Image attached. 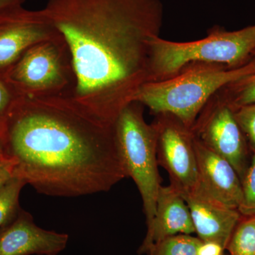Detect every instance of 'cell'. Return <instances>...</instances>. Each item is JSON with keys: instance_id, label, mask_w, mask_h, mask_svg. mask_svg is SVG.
<instances>
[{"instance_id": "23", "label": "cell", "mask_w": 255, "mask_h": 255, "mask_svg": "<svg viewBox=\"0 0 255 255\" xmlns=\"http://www.w3.org/2000/svg\"><path fill=\"white\" fill-rule=\"evenodd\" d=\"M26 0H0V11L11 6L23 5Z\"/></svg>"}, {"instance_id": "18", "label": "cell", "mask_w": 255, "mask_h": 255, "mask_svg": "<svg viewBox=\"0 0 255 255\" xmlns=\"http://www.w3.org/2000/svg\"><path fill=\"white\" fill-rule=\"evenodd\" d=\"M243 200L238 211L243 217L255 216V152H253L246 173L242 180Z\"/></svg>"}, {"instance_id": "3", "label": "cell", "mask_w": 255, "mask_h": 255, "mask_svg": "<svg viewBox=\"0 0 255 255\" xmlns=\"http://www.w3.org/2000/svg\"><path fill=\"white\" fill-rule=\"evenodd\" d=\"M253 74L255 56L237 68L221 64L190 63L172 78L146 82L137 90L133 102L148 107L155 115L172 114L191 129L216 92L231 82Z\"/></svg>"}, {"instance_id": "5", "label": "cell", "mask_w": 255, "mask_h": 255, "mask_svg": "<svg viewBox=\"0 0 255 255\" xmlns=\"http://www.w3.org/2000/svg\"><path fill=\"white\" fill-rule=\"evenodd\" d=\"M143 110L144 106L139 102L126 106L114 122V130L126 173L140 191L147 228L155 217L161 185L157 130L153 124L146 123Z\"/></svg>"}, {"instance_id": "9", "label": "cell", "mask_w": 255, "mask_h": 255, "mask_svg": "<svg viewBox=\"0 0 255 255\" xmlns=\"http://www.w3.org/2000/svg\"><path fill=\"white\" fill-rule=\"evenodd\" d=\"M63 38L43 9L23 5L0 11V74H3L30 47Z\"/></svg>"}, {"instance_id": "2", "label": "cell", "mask_w": 255, "mask_h": 255, "mask_svg": "<svg viewBox=\"0 0 255 255\" xmlns=\"http://www.w3.org/2000/svg\"><path fill=\"white\" fill-rule=\"evenodd\" d=\"M43 10L71 55V97L114 124L150 81L151 41L163 19L160 0H48Z\"/></svg>"}, {"instance_id": "8", "label": "cell", "mask_w": 255, "mask_h": 255, "mask_svg": "<svg viewBox=\"0 0 255 255\" xmlns=\"http://www.w3.org/2000/svg\"><path fill=\"white\" fill-rule=\"evenodd\" d=\"M155 116L152 124L157 130L158 164L180 194L192 190L199 183L192 130L172 114Z\"/></svg>"}, {"instance_id": "20", "label": "cell", "mask_w": 255, "mask_h": 255, "mask_svg": "<svg viewBox=\"0 0 255 255\" xmlns=\"http://www.w3.org/2000/svg\"><path fill=\"white\" fill-rule=\"evenodd\" d=\"M17 94L0 74V140L11 107L18 98Z\"/></svg>"}, {"instance_id": "17", "label": "cell", "mask_w": 255, "mask_h": 255, "mask_svg": "<svg viewBox=\"0 0 255 255\" xmlns=\"http://www.w3.org/2000/svg\"><path fill=\"white\" fill-rule=\"evenodd\" d=\"M226 249L231 255H255V216L242 217Z\"/></svg>"}, {"instance_id": "7", "label": "cell", "mask_w": 255, "mask_h": 255, "mask_svg": "<svg viewBox=\"0 0 255 255\" xmlns=\"http://www.w3.org/2000/svg\"><path fill=\"white\" fill-rule=\"evenodd\" d=\"M191 130L210 150L227 159L242 182L250 164L249 145L234 111L219 92L201 111Z\"/></svg>"}, {"instance_id": "16", "label": "cell", "mask_w": 255, "mask_h": 255, "mask_svg": "<svg viewBox=\"0 0 255 255\" xmlns=\"http://www.w3.org/2000/svg\"><path fill=\"white\" fill-rule=\"evenodd\" d=\"M253 55L255 56V50ZM219 93L233 111L255 103V74L231 82Z\"/></svg>"}, {"instance_id": "14", "label": "cell", "mask_w": 255, "mask_h": 255, "mask_svg": "<svg viewBox=\"0 0 255 255\" xmlns=\"http://www.w3.org/2000/svg\"><path fill=\"white\" fill-rule=\"evenodd\" d=\"M26 183L17 177H13L0 189V233L17 217L21 208L19 195Z\"/></svg>"}, {"instance_id": "1", "label": "cell", "mask_w": 255, "mask_h": 255, "mask_svg": "<svg viewBox=\"0 0 255 255\" xmlns=\"http://www.w3.org/2000/svg\"><path fill=\"white\" fill-rule=\"evenodd\" d=\"M15 177L40 194L74 197L108 191L127 177L114 124L71 95L18 97L1 137Z\"/></svg>"}, {"instance_id": "12", "label": "cell", "mask_w": 255, "mask_h": 255, "mask_svg": "<svg viewBox=\"0 0 255 255\" xmlns=\"http://www.w3.org/2000/svg\"><path fill=\"white\" fill-rule=\"evenodd\" d=\"M199 184L225 205L239 209L243 200V185L231 164L210 150L194 135Z\"/></svg>"}, {"instance_id": "15", "label": "cell", "mask_w": 255, "mask_h": 255, "mask_svg": "<svg viewBox=\"0 0 255 255\" xmlns=\"http://www.w3.org/2000/svg\"><path fill=\"white\" fill-rule=\"evenodd\" d=\"M203 241L187 234L175 235L154 243L149 248V255H197Z\"/></svg>"}, {"instance_id": "22", "label": "cell", "mask_w": 255, "mask_h": 255, "mask_svg": "<svg viewBox=\"0 0 255 255\" xmlns=\"http://www.w3.org/2000/svg\"><path fill=\"white\" fill-rule=\"evenodd\" d=\"M224 249L214 242H203L197 251V255H221Z\"/></svg>"}, {"instance_id": "4", "label": "cell", "mask_w": 255, "mask_h": 255, "mask_svg": "<svg viewBox=\"0 0 255 255\" xmlns=\"http://www.w3.org/2000/svg\"><path fill=\"white\" fill-rule=\"evenodd\" d=\"M255 50V24L233 31L215 26L206 38L197 41L176 42L156 36L151 41L150 82L172 78L193 63L240 68L254 58Z\"/></svg>"}, {"instance_id": "24", "label": "cell", "mask_w": 255, "mask_h": 255, "mask_svg": "<svg viewBox=\"0 0 255 255\" xmlns=\"http://www.w3.org/2000/svg\"><path fill=\"white\" fill-rule=\"evenodd\" d=\"M4 150H3V145H2V142H1V140H0V159L1 158V157H4Z\"/></svg>"}, {"instance_id": "21", "label": "cell", "mask_w": 255, "mask_h": 255, "mask_svg": "<svg viewBox=\"0 0 255 255\" xmlns=\"http://www.w3.org/2000/svg\"><path fill=\"white\" fill-rule=\"evenodd\" d=\"M14 171V161L4 155L0 159V189L15 177Z\"/></svg>"}, {"instance_id": "13", "label": "cell", "mask_w": 255, "mask_h": 255, "mask_svg": "<svg viewBox=\"0 0 255 255\" xmlns=\"http://www.w3.org/2000/svg\"><path fill=\"white\" fill-rule=\"evenodd\" d=\"M195 233L190 211L179 191L172 187L161 186L156 202L155 217L139 253H147L154 243L177 234L190 235Z\"/></svg>"}, {"instance_id": "10", "label": "cell", "mask_w": 255, "mask_h": 255, "mask_svg": "<svg viewBox=\"0 0 255 255\" xmlns=\"http://www.w3.org/2000/svg\"><path fill=\"white\" fill-rule=\"evenodd\" d=\"M190 211L195 233L203 242H214L223 249L242 219L237 209L217 200L200 184L192 190L181 194Z\"/></svg>"}, {"instance_id": "11", "label": "cell", "mask_w": 255, "mask_h": 255, "mask_svg": "<svg viewBox=\"0 0 255 255\" xmlns=\"http://www.w3.org/2000/svg\"><path fill=\"white\" fill-rule=\"evenodd\" d=\"M65 233L38 227L21 209L16 219L0 233V255H58L68 245Z\"/></svg>"}, {"instance_id": "6", "label": "cell", "mask_w": 255, "mask_h": 255, "mask_svg": "<svg viewBox=\"0 0 255 255\" xmlns=\"http://www.w3.org/2000/svg\"><path fill=\"white\" fill-rule=\"evenodd\" d=\"M2 75L18 97L72 96L75 85L71 55L63 38L30 47Z\"/></svg>"}, {"instance_id": "19", "label": "cell", "mask_w": 255, "mask_h": 255, "mask_svg": "<svg viewBox=\"0 0 255 255\" xmlns=\"http://www.w3.org/2000/svg\"><path fill=\"white\" fill-rule=\"evenodd\" d=\"M235 117L249 145L250 150L255 152V103L234 111Z\"/></svg>"}]
</instances>
